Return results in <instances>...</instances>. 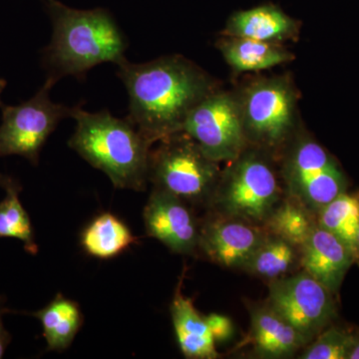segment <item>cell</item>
Instances as JSON below:
<instances>
[{
    "instance_id": "30bf717a",
    "label": "cell",
    "mask_w": 359,
    "mask_h": 359,
    "mask_svg": "<svg viewBox=\"0 0 359 359\" xmlns=\"http://www.w3.org/2000/svg\"><path fill=\"white\" fill-rule=\"evenodd\" d=\"M332 294L304 271L269 285V306L311 341L337 316Z\"/></svg>"
},
{
    "instance_id": "8fae6325",
    "label": "cell",
    "mask_w": 359,
    "mask_h": 359,
    "mask_svg": "<svg viewBox=\"0 0 359 359\" xmlns=\"http://www.w3.org/2000/svg\"><path fill=\"white\" fill-rule=\"evenodd\" d=\"M149 237L157 238L172 252L192 255L199 247L200 228L185 201L155 188L143 212Z\"/></svg>"
},
{
    "instance_id": "ac0fdd59",
    "label": "cell",
    "mask_w": 359,
    "mask_h": 359,
    "mask_svg": "<svg viewBox=\"0 0 359 359\" xmlns=\"http://www.w3.org/2000/svg\"><path fill=\"white\" fill-rule=\"evenodd\" d=\"M32 316L41 323L47 349L51 351L67 349L83 323L79 304L60 294Z\"/></svg>"
},
{
    "instance_id": "83f0119b",
    "label": "cell",
    "mask_w": 359,
    "mask_h": 359,
    "mask_svg": "<svg viewBox=\"0 0 359 359\" xmlns=\"http://www.w3.org/2000/svg\"><path fill=\"white\" fill-rule=\"evenodd\" d=\"M347 359H359V334H354L353 346L351 347Z\"/></svg>"
},
{
    "instance_id": "6da1fadb",
    "label": "cell",
    "mask_w": 359,
    "mask_h": 359,
    "mask_svg": "<svg viewBox=\"0 0 359 359\" xmlns=\"http://www.w3.org/2000/svg\"><path fill=\"white\" fill-rule=\"evenodd\" d=\"M118 68L129 95L126 118L152 145L183 131L194 108L219 88L214 78L182 55L142 65L126 60Z\"/></svg>"
},
{
    "instance_id": "4316f807",
    "label": "cell",
    "mask_w": 359,
    "mask_h": 359,
    "mask_svg": "<svg viewBox=\"0 0 359 359\" xmlns=\"http://www.w3.org/2000/svg\"><path fill=\"white\" fill-rule=\"evenodd\" d=\"M0 187L6 191L7 189L20 188L21 185L16 180L11 178V177L0 173Z\"/></svg>"
},
{
    "instance_id": "7402d4cb",
    "label": "cell",
    "mask_w": 359,
    "mask_h": 359,
    "mask_svg": "<svg viewBox=\"0 0 359 359\" xmlns=\"http://www.w3.org/2000/svg\"><path fill=\"white\" fill-rule=\"evenodd\" d=\"M22 188L6 190V197L0 202V238L20 240L28 254L36 255L39 245L35 242L32 219L18 197Z\"/></svg>"
},
{
    "instance_id": "d6986e66",
    "label": "cell",
    "mask_w": 359,
    "mask_h": 359,
    "mask_svg": "<svg viewBox=\"0 0 359 359\" xmlns=\"http://www.w3.org/2000/svg\"><path fill=\"white\" fill-rule=\"evenodd\" d=\"M128 226L111 212H104L86 226L81 236L85 252L97 259H109L136 244Z\"/></svg>"
},
{
    "instance_id": "ba28073f",
    "label": "cell",
    "mask_w": 359,
    "mask_h": 359,
    "mask_svg": "<svg viewBox=\"0 0 359 359\" xmlns=\"http://www.w3.org/2000/svg\"><path fill=\"white\" fill-rule=\"evenodd\" d=\"M183 132L210 159L231 162L248 147L237 90H215L192 110Z\"/></svg>"
},
{
    "instance_id": "e0dca14e",
    "label": "cell",
    "mask_w": 359,
    "mask_h": 359,
    "mask_svg": "<svg viewBox=\"0 0 359 359\" xmlns=\"http://www.w3.org/2000/svg\"><path fill=\"white\" fill-rule=\"evenodd\" d=\"M252 339L257 353L269 358H287L309 342L269 306L252 313Z\"/></svg>"
},
{
    "instance_id": "f1b7e54d",
    "label": "cell",
    "mask_w": 359,
    "mask_h": 359,
    "mask_svg": "<svg viewBox=\"0 0 359 359\" xmlns=\"http://www.w3.org/2000/svg\"><path fill=\"white\" fill-rule=\"evenodd\" d=\"M6 80L0 79V96H1V93L4 92V90L6 89ZM2 106H4V104H2L1 99H0V108H1Z\"/></svg>"
},
{
    "instance_id": "277c9868",
    "label": "cell",
    "mask_w": 359,
    "mask_h": 359,
    "mask_svg": "<svg viewBox=\"0 0 359 359\" xmlns=\"http://www.w3.org/2000/svg\"><path fill=\"white\" fill-rule=\"evenodd\" d=\"M237 92L248 145L268 153L285 149L302 127L292 77L257 78Z\"/></svg>"
},
{
    "instance_id": "9c48e42d",
    "label": "cell",
    "mask_w": 359,
    "mask_h": 359,
    "mask_svg": "<svg viewBox=\"0 0 359 359\" xmlns=\"http://www.w3.org/2000/svg\"><path fill=\"white\" fill-rule=\"evenodd\" d=\"M54 84L46 80L29 100L16 106H2L0 157L18 155L36 166L45 142L61 120L71 117L72 108L52 102Z\"/></svg>"
},
{
    "instance_id": "603a6c76",
    "label": "cell",
    "mask_w": 359,
    "mask_h": 359,
    "mask_svg": "<svg viewBox=\"0 0 359 359\" xmlns=\"http://www.w3.org/2000/svg\"><path fill=\"white\" fill-rule=\"evenodd\" d=\"M266 222L273 235L301 248L316 226L304 208L292 202L283 203L273 209Z\"/></svg>"
},
{
    "instance_id": "cb8c5ba5",
    "label": "cell",
    "mask_w": 359,
    "mask_h": 359,
    "mask_svg": "<svg viewBox=\"0 0 359 359\" xmlns=\"http://www.w3.org/2000/svg\"><path fill=\"white\" fill-rule=\"evenodd\" d=\"M353 334L339 327L323 330L318 339L302 354L304 359H347Z\"/></svg>"
},
{
    "instance_id": "d4e9b609",
    "label": "cell",
    "mask_w": 359,
    "mask_h": 359,
    "mask_svg": "<svg viewBox=\"0 0 359 359\" xmlns=\"http://www.w3.org/2000/svg\"><path fill=\"white\" fill-rule=\"evenodd\" d=\"M205 318L215 341H224L230 339L233 334V325L230 318L218 313L210 314L205 316Z\"/></svg>"
},
{
    "instance_id": "44dd1931",
    "label": "cell",
    "mask_w": 359,
    "mask_h": 359,
    "mask_svg": "<svg viewBox=\"0 0 359 359\" xmlns=\"http://www.w3.org/2000/svg\"><path fill=\"white\" fill-rule=\"evenodd\" d=\"M297 259L295 247L278 237L264 238L244 268L263 278H276L285 275Z\"/></svg>"
},
{
    "instance_id": "ffe728a7",
    "label": "cell",
    "mask_w": 359,
    "mask_h": 359,
    "mask_svg": "<svg viewBox=\"0 0 359 359\" xmlns=\"http://www.w3.org/2000/svg\"><path fill=\"white\" fill-rule=\"evenodd\" d=\"M318 212V226L339 238L353 252L356 259L359 195L348 194L346 191Z\"/></svg>"
},
{
    "instance_id": "7a4b0ae2",
    "label": "cell",
    "mask_w": 359,
    "mask_h": 359,
    "mask_svg": "<svg viewBox=\"0 0 359 359\" xmlns=\"http://www.w3.org/2000/svg\"><path fill=\"white\" fill-rule=\"evenodd\" d=\"M45 6L53 34L43 51V66L52 84L68 75L83 79L101 63L127 60L128 43L109 11L75 9L58 0H45Z\"/></svg>"
},
{
    "instance_id": "484cf974",
    "label": "cell",
    "mask_w": 359,
    "mask_h": 359,
    "mask_svg": "<svg viewBox=\"0 0 359 359\" xmlns=\"http://www.w3.org/2000/svg\"><path fill=\"white\" fill-rule=\"evenodd\" d=\"M7 313H13V311L6 308V299L0 297V359L4 358L7 346L11 341V335L4 327L2 321V316Z\"/></svg>"
},
{
    "instance_id": "3957f363",
    "label": "cell",
    "mask_w": 359,
    "mask_h": 359,
    "mask_svg": "<svg viewBox=\"0 0 359 359\" xmlns=\"http://www.w3.org/2000/svg\"><path fill=\"white\" fill-rule=\"evenodd\" d=\"M76 128L68 145L91 166L107 175L117 189L145 191L152 144L127 118L109 111L91 113L72 108Z\"/></svg>"
},
{
    "instance_id": "8992f818",
    "label": "cell",
    "mask_w": 359,
    "mask_h": 359,
    "mask_svg": "<svg viewBox=\"0 0 359 359\" xmlns=\"http://www.w3.org/2000/svg\"><path fill=\"white\" fill-rule=\"evenodd\" d=\"M150 151L148 180L155 188L173 194L185 202L200 203L212 198L221 171L185 132L159 141Z\"/></svg>"
},
{
    "instance_id": "2e32d148",
    "label": "cell",
    "mask_w": 359,
    "mask_h": 359,
    "mask_svg": "<svg viewBox=\"0 0 359 359\" xmlns=\"http://www.w3.org/2000/svg\"><path fill=\"white\" fill-rule=\"evenodd\" d=\"M181 285L170 306L177 341L187 358L214 359L218 358L216 341L208 327L205 316L194 306L192 299L182 294Z\"/></svg>"
},
{
    "instance_id": "9a60e30c",
    "label": "cell",
    "mask_w": 359,
    "mask_h": 359,
    "mask_svg": "<svg viewBox=\"0 0 359 359\" xmlns=\"http://www.w3.org/2000/svg\"><path fill=\"white\" fill-rule=\"evenodd\" d=\"M226 65L237 73L257 72L295 59L285 44L222 35L216 43Z\"/></svg>"
},
{
    "instance_id": "4fadbf2b",
    "label": "cell",
    "mask_w": 359,
    "mask_h": 359,
    "mask_svg": "<svg viewBox=\"0 0 359 359\" xmlns=\"http://www.w3.org/2000/svg\"><path fill=\"white\" fill-rule=\"evenodd\" d=\"M302 249L304 271L332 294L339 292L347 271L356 261L353 252L318 224L313 226Z\"/></svg>"
},
{
    "instance_id": "7c38bea8",
    "label": "cell",
    "mask_w": 359,
    "mask_h": 359,
    "mask_svg": "<svg viewBox=\"0 0 359 359\" xmlns=\"http://www.w3.org/2000/svg\"><path fill=\"white\" fill-rule=\"evenodd\" d=\"M264 240L261 231L245 221L221 219L200 229L198 249L215 263L226 268L245 266Z\"/></svg>"
},
{
    "instance_id": "52a82bcc",
    "label": "cell",
    "mask_w": 359,
    "mask_h": 359,
    "mask_svg": "<svg viewBox=\"0 0 359 359\" xmlns=\"http://www.w3.org/2000/svg\"><path fill=\"white\" fill-rule=\"evenodd\" d=\"M282 175L294 200L316 211L346 191L337 161L302 127L283 149Z\"/></svg>"
},
{
    "instance_id": "f546056e",
    "label": "cell",
    "mask_w": 359,
    "mask_h": 359,
    "mask_svg": "<svg viewBox=\"0 0 359 359\" xmlns=\"http://www.w3.org/2000/svg\"><path fill=\"white\" fill-rule=\"evenodd\" d=\"M356 259H359V226L358 230V237H356Z\"/></svg>"
},
{
    "instance_id": "5b68a950",
    "label": "cell",
    "mask_w": 359,
    "mask_h": 359,
    "mask_svg": "<svg viewBox=\"0 0 359 359\" xmlns=\"http://www.w3.org/2000/svg\"><path fill=\"white\" fill-rule=\"evenodd\" d=\"M269 153L248 146L231 161L219 176L212 202L231 219L257 223L266 221L278 199L280 189Z\"/></svg>"
},
{
    "instance_id": "5bb4252c",
    "label": "cell",
    "mask_w": 359,
    "mask_h": 359,
    "mask_svg": "<svg viewBox=\"0 0 359 359\" xmlns=\"http://www.w3.org/2000/svg\"><path fill=\"white\" fill-rule=\"evenodd\" d=\"M301 28L299 20L268 4L231 14L222 35L283 44L297 40Z\"/></svg>"
}]
</instances>
